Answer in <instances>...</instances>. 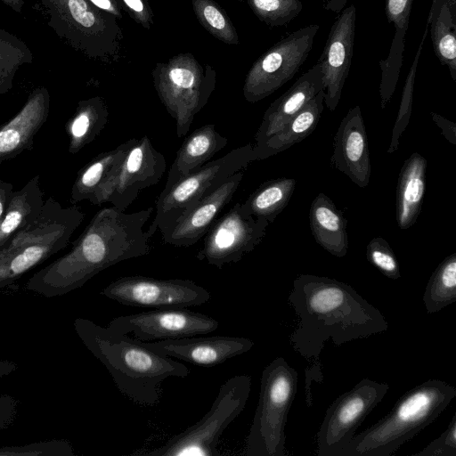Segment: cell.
Returning a JSON list of instances; mask_svg holds the SVG:
<instances>
[{
  "label": "cell",
  "mask_w": 456,
  "mask_h": 456,
  "mask_svg": "<svg viewBox=\"0 0 456 456\" xmlns=\"http://www.w3.org/2000/svg\"><path fill=\"white\" fill-rule=\"evenodd\" d=\"M152 212V207L133 213L102 208L71 249L35 273L26 289L46 297L66 295L118 263L148 255L151 237L143 227Z\"/></svg>",
  "instance_id": "1"
},
{
  "label": "cell",
  "mask_w": 456,
  "mask_h": 456,
  "mask_svg": "<svg viewBox=\"0 0 456 456\" xmlns=\"http://www.w3.org/2000/svg\"><path fill=\"white\" fill-rule=\"evenodd\" d=\"M288 302L298 318L290 344L302 357L315 363L328 339L341 346L388 329L381 312L351 285L329 277L299 274Z\"/></svg>",
  "instance_id": "2"
},
{
  "label": "cell",
  "mask_w": 456,
  "mask_h": 456,
  "mask_svg": "<svg viewBox=\"0 0 456 456\" xmlns=\"http://www.w3.org/2000/svg\"><path fill=\"white\" fill-rule=\"evenodd\" d=\"M73 326L83 344L105 366L118 390L136 404H158L165 379L190 374L186 365L107 326L85 318L75 319Z\"/></svg>",
  "instance_id": "3"
},
{
  "label": "cell",
  "mask_w": 456,
  "mask_h": 456,
  "mask_svg": "<svg viewBox=\"0 0 456 456\" xmlns=\"http://www.w3.org/2000/svg\"><path fill=\"white\" fill-rule=\"evenodd\" d=\"M456 396V388L428 379L404 393L393 409L355 435L340 456H389L433 423Z\"/></svg>",
  "instance_id": "4"
},
{
  "label": "cell",
  "mask_w": 456,
  "mask_h": 456,
  "mask_svg": "<svg viewBox=\"0 0 456 456\" xmlns=\"http://www.w3.org/2000/svg\"><path fill=\"white\" fill-rule=\"evenodd\" d=\"M85 214L76 206L62 208L53 197L30 224L0 248V289L65 248Z\"/></svg>",
  "instance_id": "5"
},
{
  "label": "cell",
  "mask_w": 456,
  "mask_h": 456,
  "mask_svg": "<svg viewBox=\"0 0 456 456\" xmlns=\"http://www.w3.org/2000/svg\"><path fill=\"white\" fill-rule=\"evenodd\" d=\"M48 25L86 56L105 62L120 56L123 31L118 18L88 0H41Z\"/></svg>",
  "instance_id": "6"
},
{
  "label": "cell",
  "mask_w": 456,
  "mask_h": 456,
  "mask_svg": "<svg viewBox=\"0 0 456 456\" xmlns=\"http://www.w3.org/2000/svg\"><path fill=\"white\" fill-rule=\"evenodd\" d=\"M298 373L283 357L263 370L258 403L246 440L247 456H287L285 428Z\"/></svg>",
  "instance_id": "7"
},
{
  "label": "cell",
  "mask_w": 456,
  "mask_h": 456,
  "mask_svg": "<svg viewBox=\"0 0 456 456\" xmlns=\"http://www.w3.org/2000/svg\"><path fill=\"white\" fill-rule=\"evenodd\" d=\"M153 86L167 113L175 122L179 138L186 135L216 86V71L190 53L158 62L151 71Z\"/></svg>",
  "instance_id": "8"
},
{
  "label": "cell",
  "mask_w": 456,
  "mask_h": 456,
  "mask_svg": "<svg viewBox=\"0 0 456 456\" xmlns=\"http://www.w3.org/2000/svg\"><path fill=\"white\" fill-rule=\"evenodd\" d=\"M251 389V377L236 375L228 379L203 418L163 445L149 452H138L142 456H216L219 439L226 428L244 410Z\"/></svg>",
  "instance_id": "9"
},
{
  "label": "cell",
  "mask_w": 456,
  "mask_h": 456,
  "mask_svg": "<svg viewBox=\"0 0 456 456\" xmlns=\"http://www.w3.org/2000/svg\"><path fill=\"white\" fill-rule=\"evenodd\" d=\"M256 160L251 143L238 147L223 157L208 161L180 179L156 200L155 216L146 230L151 238L157 230L163 234L193 204L221 185L229 176Z\"/></svg>",
  "instance_id": "10"
},
{
  "label": "cell",
  "mask_w": 456,
  "mask_h": 456,
  "mask_svg": "<svg viewBox=\"0 0 456 456\" xmlns=\"http://www.w3.org/2000/svg\"><path fill=\"white\" fill-rule=\"evenodd\" d=\"M318 30L317 24L297 29L258 57L245 77L246 101H261L289 81L306 61Z\"/></svg>",
  "instance_id": "11"
},
{
  "label": "cell",
  "mask_w": 456,
  "mask_h": 456,
  "mask_svg": "<svg viewBox=\"0 0 456 456\" xmlns=\"http://www.w3.org/2000/svg\"><path fill=\"white\" fill-rule=\"evenodd\" d=\"M387 383L362 379L327 409L316 436L318 456H340L356 429L384 398Z\"/></svg>",
  "instance_id": "12"
},
{
  "label": "cell",
  "mask_w": 456,
  "mask_h": 456,
  "mask_svg": "<svg viewBox=\"0 0 456 456\" xmlns=\"http://www.w3.org/2000/svg\"><path fill=\"white\" fill-rule=\"evenodd\" d=\"M101 295L123 305L155 309L187 308L210 300V293L191 280L157 279L142 275L120 277Z\"/></svg>",
  "instance_id": "13"
},
{
  "label": "cell",
  "mask_w": 456,
  "mask_h": 456,
  "mask_svg": "<svg viewBox=\"0 0 456 456\" xmlns=\"http://www.w3.org/2000/svg\"><path fill=\"white\" fill-rule=\"evenodd\" d=\"M166 169L163 154L153 146L148 135L135 138L116 172L100 191L94 205L109 202L125 211L140 191L160 181Z\"/></svg>",
  "instance_id": "14"
},
{
  "label": "cell",
  "mask_w": 456,
  "mask_h": 456,
  "mask_svg": "<svg viewBox=\"0 0 456 456\" xmlns=\"http://www.w3.org/2000/svg\"><path fill=\"white\" fill-rule=\"evenodd\" d=\"M269 224L266 219L244 214L237 202L215 220L196 258L219 269L237 263L262 241Z\"/></svg>",
  "instance_id": "15"
},
{
  "label": "cell",
  "mask_w": 456,
  "mask_h": 456,
  "mask_svg": "<svg viewBox=\"0 0 456 456\" xmlns=\"http://www.w3.org/2000/svg\"><path fill=\"white\" fill-rule=\"evenodd\" d=\"M107 327L142 342L175 339L211 333L217 320L187 308H165L113 318Z\"/></svg>",
  "instance_id": "16"
},
{
  "label": "cell",
  "mask_w": 456,
  "mask_h": 456,
  "mask_svg": "<svg viewBox=\"0 0 456 456\" xmlns=\"http://www.w3.org/2000/svg\"><path fill=\"white\" fill-rule=\"evenodd\" d=\"M356 8L342 10L332 24L318 62L322 67L324 103L331 111L337 108L349 74L355 36Z\"/></svg>",
  "instance_id": "17"
},
{
  "label": "cell",
  "mask_w": 456,
  "mask_h": 456,
  "mask_svg": "<svg viewBox=\"0 0 456 456\" xmlns=\"http://www.w3.org/2000/svg\"><path fill=\"white\" fill-rule=\"evenodd\" d=\"M244 176L239 171L221 185L191 206L162 235L165 243L175 247H191L207 233L218 214L230 202Z\"/></svg>",
  "instance_id": "18"
},
{
  "label": "cell",
  "mask_w": 456,
  "mask_h": 456,
  "mask_svg": "<svg viewBox=\"0 0 456 456\" xmlns=\"http://www.w3.org/2000/svg\"><path fill=\"white\" fill-rule=\"evenodd\" d=\"M143 343L165 356L207 368L240 355L254 346V342L248 338L232 336H193Z\"/></svg>",
  "instance_id": "19"
},
{
  "label": "cell",
  "mask_w": 456,
  "mask_h": 456,
  "mask_svg": "<svg viewBox=\"0 0 456 456\" xmlns=\"http://www.w3.org/2000/svg\"><path fill=\"white\" fill-rule=\"evenodd\" d=\"M331 162L360 188L370 178V158L363 118L359 106L350 109L334 136Z\"/></svg>",
  "instance_id": "20"
},
{
  "label": "cell",
  "mask_w": 456,
  "mask_h": 456,
  "mask_svg": "<svg viewBox=\"0 0 456 456\" xmlns=\"http://www.w3.org/2000/svg\"><path fill=\"white\" fill-rule=\"evenodd\" d=\"M49 112L48 90L43 86L34 89L20 111L0 128V162L13 159L32 147Z\"/></svg>",
  "instance_id": "21"
},
{
  "label": "cell",
  "mask_w": 456,
  "mask_h": 456,
  "mask_svg": "<svg viewBox=\"0 0 456 456\" xmlns=\"http://www.w3.org/2000/svg\"><path fill=\"white\" fill-rule=\"evenodd\" d=\"M322 89V71L317 62L268 107L255 135L254 146L261 145L267 138L278 133Z\"/></svg>",
  "instance_id": "22"
},
{
  "label": "cell",
  "mask_w": 456,
  "mask_h": 456,
  "mask_svg": "<svg viewBox=\"0 0 456 456\" xmlns=\"http://www.w3.org/2000/svg\"><path fill=\"white\" fill-rule=\"evenodd\" d=\"M227 138L207 124L195 129L183 141L168 170L163 191L170 189L180 179L195 172L227 144Z\"/></svg>",
  "instance_id": "23"
},
{
  "label": "cell",
  "mask_w": 456,
  "mask_h": 456,
  "mask_svg": "<svg viewBox=\"0 0 456 456\" xmlns=\"http://www.w3.org/2000/svg\"><path fill=\"white\" fill-rule=\"evenodd\" d=\"M412 4L413 0H386L385 3V13L387 21L394 26L395 34L387 57L379 61V96L382 110L390 102L398 82Z\"/></svg>",
  "instance_id": "24"
},
{
  "label": "cell",
  "mask_w": 456,
  "mask_h": 456,
  "mask_svg": "<svg viewBox=\"0 0 456 456\" xmlns=\"http://www.w3.org/2000/svg\"><path fill=\"white\" fill-rule=\"evenodd\" d=\"M427 159L413 152L405 159L398 177L395 213L402 230L411 227L421 210L425 188Z\"/></svg>",
  "instance_id": "25"
},
{
  "label": "cell",
  "mask_w": 456,
  "mask_h": 456,
  "mask_svg": "<svg viewBox=\"0 0 456 456\" xmlns=\"http://www.w3.org/2000/svg\"><path fill=\"white\" fill-rule=\"evenodd\" d=\"M323 108L324 91L322 89L278 133L267 138L261 145H253L256 160L278 154L311 134L318 125Z\"/></svg>",
  "instance_id": "26"
},
{
  "label": "cell",
  "mask_w": 456,
  "mask_h": 456,
  "mask_svg": "<svg viewBox=\"0 0 456 456\" xmlns=\"http://www.w3.org/2000/svg\"><path fill=\"white\" fill-rule=\"evenodd\" d=\"M309 223L315 241L334 256L343 257L348 249L346 220L323 192L312 201Z\"/></svg>",
  "instance_id": "27"
},
{
  "label": "cell",
  "mask_w": 456,
  "mask_h": 456,
  "mask_svg": "<svg viewBox=\"0 0 456 456\" xmlns=\"http://www.w3.org/2000/svg\"><path fill=\"white\" fill-rule=\"evenodd\" d=\"M135 141L131 138L116 148L102 152L77 173L71 187L70 202L88 200L94 205L100 191L116 172L126 151Z\"/></svg>",
  "instance_id": "28"
},
{
  "label": "cell",
  "mask_w": 456,
  "mask_h": 456,
  "mask_svg": "<svg viewBox=\"0 0 456 456\" xmlns=\"http://www.w3.org/2000/svg\"><path fill=\"white\" fill-rule=\"evenodd\" d=\"M44 203V192L39 185V175L32 177L21 189L12 191L0 223V248L14 233L37 218Z\"/></svg>",
  "instance_id": "29"
},
{
  "label": "cell",
  "mask_w": 456,
  "mask_h": 456,
  "mask_svg": "<svg viewBox=\"0 0 456 456\" xmlns=\"http://www.w3.org/2000/svg\"><path fill=\"white\" fill-rule=\"evenodd\" d=\"M434 52L456 81V0H436L428 16Z\"/></svg>",
  "instance_id": "30"
},
{
  "label": "cell",
  "mask_w": 456,
  "mask_h": 456,
  "mask_svg": "<svg viewBox=\"0 0 456 456\" xmlns=\"http://www.w3.org/2000/svg\"><path fill=\"white\" fill-rule=\"evenodd\" d=\"M108 118L109 110L102 97L94 96L80 101L65 125L69 152L76 154L94 141L105 127Z\"/></svg>",
  "instance_id": "31"
},
{
  "label": "cell",
  "mask_w": 456,
  "mask_h": 456,
  "mask_svg": "<svg viewBox=\"0 0 456 456\" xmlns=\"http://www.w3.org/2000/svg\"><path fill=\"white\" fill-rule=\"evenodd\" d=\"M296 183L294 178L285 177L263 183L243 203H240L241 211L246 215L273 223L288 205Z\"/></svg>",
  "instance_id": "32"
},
{
  "label": "cell",
  "mask_w": 456,
  "mask_h": 456,
  "mask_svg": "<svg viewBox=\"0 0 456 456\" xmlns=\"http://www.w3.org/2000/svg\"><path fill=\"white\" fill-rule=\"evenodd\" d=\"M422 299L428 314L437 313L456 301V253L446 256L433 272Z\"/></svg>",
  "instance_id": "33"
},
{
  "label": "cell",
  "mask_w": 456,
  "mask_h": 456,
  "mask_svg": "<svg viewBox=\"0 0 456 456\" xmlns=\"http://www.w3.org/2000/svg\"><path fill=\"white\" fill-rule=\"evenodd\" d=\"M32 60L28 47L15 35L0 28V94L12 89L19 68Z\"/></svg>",
  "instance_id": "34"
},
{
  "label": "cell",
  "mask_w": 456,
  "mask_h": 456,
  "mask_svg": "<svg viewBox=\"0 0 456 456\" xmlns=\"http://www.w3.org/2000/svg\"><path fill=\"white\" fill-rule=\"evenodd\" d=\"M200 24L214 37L227 45H239L237 30L226 12L214 0H192Z\"/></svg>",
  "instance_id": "35"
},
{
  "label": "cell",
  "mask_w": 456,
  "mask_h": 456,
  "mask_svg": "<svg viewBox=\"0 0 456 456\" xmlns=\"http://www.w3.org/2000/svg\"><path fill=\"white\" fill-rule=\"evenodd\" d=\"M428 29L426 28L421 38V41L419 45V47L416 51L415 57L411 63V66L409 69L403 93L400 102V106L398 110V114L392 129L391 135V142L387 151V153L395 152L399 147V139L402 134L404 132L405 128L408 126L411 114L412 111V103H413V91H414V84L415 77L417 72V67L420 59L421 52L423 49V45L427 37Z\"/></svg>",
  "instance_id": "36"
},
{
  "label": "cell",
  "mask_w": 456,
  "mask_h": 456,
  "mask_svg": "<svg viewBox=\"0 0 456 456\" xmlns=\"http://www.w3.org/2000/svg\"><path fill=\"white\" fill-rule=\"evenodd\" d=\"M254 14L269 27L284 26L302 11L300 0H246Z\"/></svg>",
  "instance_id": "37"
},
{
  "label": "cell",
  "mask_w": 456,
  "mask_h": 456,
  "mask_svg": "<svg viewBox=\"0 0 456 456\" xmlns=\"http://www.w3.org/2000/svg\"><path fill=\"white\" fill-rule=\"evenodd\" d=\"M72 444L67 439L38 441L21 445L0 446V456H75Z\"/></svg>",
  "instance_id": "38"
},
{
  "label": "cell",
  "mask_w": 456,
  "mask_h": 456,
  "mask_svg": "<svg viewBox=\"0 0 456 456\" xmlns=\"http://www.w3.org/2000/svg\"><path fill=\"white\" fill-rule=\"evenodd\" d=\"M366 257L386 277L392 280L401 278L396 256L385 239L373 238L366 247Z\"/></svg>",
  "instance_id": "39"
},
{
  "label": "cell",
  "mask_w": 456,
  "mask_h": 456,
  "mask_svg": "<svg viewBox=\"0 0 456 456\" xmlns=\"http://www.w3.org/2000/svg\"><path fill=\"white\" fill-rule=\"evenodd\" d=\"M414 456H456V414L439 437L432 441Z\"/></svg>",
  "instance_id": "40"
},
{
  "label": "cell",
  "mask_w": 456,
  "mask_h": 456,
  "mask_svg": "<svg viewBox=\"0 0 456 456\" xmlns=\"http://www.w3.org/2000/svg\"><path fill=\"white\" fill-rule=\"evenodd\" d=\"M124 10L138 24L150 29L153 24V12L148 0H121Z\"/></svg>",
  "instance_id": "41"
},
{
  "label": "cell",
  "mask_w": 456,
  "mask_h": 456,
  "mask_svg": "<svg viewBox=\"0 0 456 456\" xmlns=\"http://www.w3.org/2000/svg\"><path fill=\"white\" fill-rule=\"evenodd\" d=\"M18 414V401L10 395H0V432L11 427Z\"/></svg>",
  "instance_id": "42"
},
{
  "label": "cell",
  "mask_w": 456,
  "mask_h": 456,
  "mask_svg": "<svg viewBox=\"0 0 456 456\" xmlns=\"http://www.w3.org/2000/svg\"><path fill=\"white\" fill-rule=\"evenodd\" d=\"M430 114L444 138L452 145H456V124L436 112Z\"/></svg>",
  "instance_id": "43"
},
{
  "label": "cell",
  "mask_w": 456,
  "mask_h": 456,
  "mask_svg": "<svg viewBox=\"0 0 456 456\" xmlns=\"http://www.w3.org/2000/svg\"><path fill=\"white\" fill-rule=\"evenodd\" d=\"M96 7L116 16L118 19L123 17L124 10L121 0H88Z\"/></svg>",
  "instance_id": "44"
},
{
  "label": "cell",
  "mask_w": 456,
  "mask_h": 456,
  "mask_svg": "<svg viewBox=\"0 0 456 456\" xmlns=\"http://www.w3.org/2000/svg\"><path fill=\"white\" fill-rule=\"evenodd\" d=\"M12 191L13 184L0 179V223L4 218Z\"/></svg>",
  "instance_id": "45"
},
{
  "label": "cell",
  "mask_w": 456,
  "mask_h": 456,
  "mask_svg": "<svg viewBox=\"0 0 456 456\" xmlns=\"http://www.w3.org/2000/svg\"><path fill=\"white\" fill-rule=\"evenodd\" d=\"M18 365L15 362L0 359V382L8 375L15 371Z\"/></svg>",
  "instance_id": "46"
},
{
  "label": "cell",
  "mask_w": 456,
  "mask_h": 456,
  "mask_svg": "<svg viewBox=\"0 0 456 456\" xmlns=\"http://www.w3.org/2000/svg\"><path fill=\"white\" fill-rule=\"evenodd\" d=\"M348 0H325L324 8L328 11L339 14L345 8Z\"/></svg>",
  "instance_id": "47"
},
{
  "label": "cell",
  "mask_w": 456,
  "mask_h": 456,
  "mask_svg": "<svg viewBox=\"0 0 456 456\" xmlns=\"http://www.w3.org/2000/svg\"><path fill=\"white\" fill-rule=\"evenodd\" d=\"M14 12L20 13L24 7V0H1Z\"/></svg>",
  "instance_id": "48"
},
{
  "label": "cell",
  "mask_w": 456,
  "mask_h": 456,
  "mask_svg": "<svg viewBox=\"0 0 456 456\" xmlns=\"http://www.w3.org/2000/svg\"><path fill=\"white\" fill-rule=\"evenodd\" d=\"M435 2H436V0H432V4H433Z\"/></svg>",
  "instance_id": "49"
}]
</instances>
